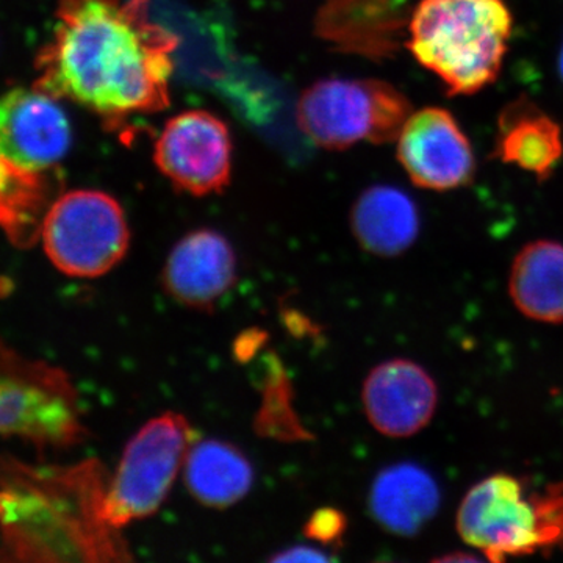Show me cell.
Returning <instances> with one entry per match:
<instances>
[{
	"label": "cell",
	"mask_w": 563,
	"mask_h": 563,
	"mask_svg": "<svg viewBox=\"0 0 563 563\" xmlns=\"http://www.w3.org/2000/svg\"><path fill=\"white\" fill-rule=\"evenodd\" d=\"M440 506L435 479L415 463H396L377 474L369 492L374 520L396 536H415Z\"/></svg>",
	"instance_id": "cell-15"
},
{
	"label": "cell",
	"mask_w": 563,
	"mask_h": 563,
	"mask_svg": "<svg viewBox=\"0 0 563 563\" xmlns=\"http://www.w3.org/2000/svg\"><path fill=\"white\" fill-rule=\"evenodd\" d=\"M512 29L504 0H420L406 46L448 95L470 96L498 79Z\"/></svg>",
	"instance_id": "cell-3"
},
{
	"label": "cell",
	"mask_w": 563,
	"mask_h": 563,
	"mask_svg": "<svg viewBox=\"0 0 563 563\" xmlns=\"http://www.w3.org/2000/svg\"><path fill=\"white\" fill-rule=\"evenodd\" d=\"M0 525L10 559L21 561H131L120 529L103 514L107 479L101 463L68 468L5 465Z\"/></svg>",
	"instance_id": "cell-2"
},
{
	"label": "cell",
	"mask_w": 563,
	"mask_h": 563,
	"mask_svg": "<svg viewBox=\"0 0 563 563\" xmlns=\"http://www.w3.org/2000/svg\"><path fill=\"white\" fill-rule=\"evenodd\" d=\"M176 35L151 20L150 0H62L33 87L111 125L169 106Z\"/></svg>",
	"instance_id": "cell-1"
},
{
	"label": "cell",
	"mask_w": 563,
	"mask_h": 563,
	"mask_svg": "<svg viewBox=\"0 0 563 563\" xmlns=\"http://www.w3.org/2000/svg\"><path fill=\"white\" fill-rule=\"evenodd\" d=\"M273 561L277 562H317V561H328V555L321 553V551L313 550V548L309 547H296L291 548V550L284 551V553L279 555H274Z\"/></svg>",
	"instance_id": "cell-21"
},
{
	"label": "cell",
	"mask_w": 563,
	"mask_h": 563,
	"mask_svg": "<svg viewBox=\"0 0 563 563\" xmlns=\"http://www.w3.org/2000/svg\"><path fill=\"white\" fill-rule=\"evenodd\" d=\"M509 295L518 312L547 324L563 322V244L536 240L514 258Z\"/></svg>",
	"instance_id": "cell-18"
},
{
	"label": "cell",
	"mask_w": 563,
	"mask_h": 563,
	"mask_svg": "<svg viewBox=\"0 0 563 563\" xmlns=\"http://www.w3.org/2000/svg\"><path fill=\"white\" fill-rule=\"evenodd\" d=\"M346 528V520L342 514L336 510L325 509L317 512L307 523L306 532L312 539L322 540V542L331 543L333 540L340 539Z\"/></svg>",
	"instance_id": "cell-20"
},
{
	"label": "cell",
	"mask_w": 563,
	"mask_h": 563,
	"mask_svg": "<svg viewBox=\"0 0 563 563\" xmlns=\"http://www.w3.org/2000/svg\"><path fill=\"white\" fill-rule=\"evenodd\" d=\"M351 225L363 250L379 257H396L417 240L420 214L409 195L379 185L362 192L352 209Z\"/></svg>",
	"instance_id": "cell-17"
},
{
	"label": "cell",
	"mask_w": 563,
	"mask_h": 563,
	"mask_svg": "<svg viewBox=\"0 0 563 563\" xmlns=\"http://www.w3.org/2000/svg\"><path fill=\"white\" fill-rule=\"evenodd\" d=\"M559 69H561V76L563 79V47H562V52H561V60H559Z\"/></svg>",
	"instance_id": "cell-22"
},
{
	"label": "cell",
	"mask_w": 563,
	"mask_h": 563,
	"mask_svg": "<svg viewBox=\"0 0 563 563\" xmlns=\"http://www.w3.org/2000/svg\"><path fill=\"white\" fill-rule=\"evenodd\" d=\"M495 157L540 181L550 179L563 158L561 124L529 99H515L499 114Z\"/></svg>",
	"instance_id": "cell-14"
},
{
	"label": "cell",
	"mask_w": 563,
	"mask_h": 563,
	"mask_svg": "<svg viewBox=\"0 0 563 563\" xmlns=\"http://www.w3.org/2000/svg\"><path fill=\"white\" fill-rule=\"evenodd\" d=\"M413 113L412 103L383 80H321L303 91L299 128L318 146L346 150L358 141L398 140Z\"/></svg>",
	"instance_id": "cell-5"
},
{
	"label": "cell",
	"mask_w": 563,
	"mask_h": 563,
	"mask_svg": "<svg viewBox=\"0 0 563 563\" xmlns=\"http://www.w3.org/2000/svg\"><path fill=\"white\" fill-rule=\"evenodd\" d=\"M0 433L36 444L70 446L81 442L76 388L57 366L27 361L0 340Z\"/></svg>",
	"instance_id": "cell-6"
},
{
	"label": "cell",
	"mask_w": 563,
	"mask_h": 563,
	"mask_svg": "<svg viewBox=\"0 0 563 563\" xmlns=\"http://www.w3.org/2000/svg\"><path fill=\"white\" fill-rule=\"evenodd\" d=\"M396 141L398 161L417 187L451 191L474 179L472 143L454 114L442 107L413 111Z\"/></svg>",
	"instance_id": "cell-10"
},
{
	"label": "cell",
	"mask_w": 563,
	"mask_h": 563,
	"mask_svg": "<svg viewBox=\"0 0 563 563\" xmlns=\"http://www.w3.org/2000/svg\"><path fill=\"white\" fill-rule=\"evenodd\" d=\"M70 124L57 98L38 88H13L0 96V155L29 169L49 172L70 147Z\"/></svg>",
	"instance_id": "cell-11"
},
{
	"label": "cell",
	"mask_w": 563,
	"mask_h": 563,
	"mask_svg": "<svg viewBox=\"0 0 563 563\" xmlns=\"http://www.w3.org/2000/svg\"><path fill=\"white\" fill-rule=\"evenodd\" d=\"M185 481L199 503L224 509L247 495L254 472L246 455L231 443L202 440L188 451Z\"/></svg>",
	"instance_id": "cell-19"
},
{
	"label": "cell",
	"mask_w": 563,
	"mask_h": 563,
	"mask_svg": "<svg viewBox=\"0 0 563 563\" xmlns=\"http://www.w3.org/2000/svg\"><path fill=\"white\" fill-rule=\"evenodd\" d=\"M401 13L402 0H328L318 29L336 46L379 57L395 49Z\"/></svg>",
	"instance_id": "cell-16"
},
{
	"label": "cell",
	"mask_w": 563,
	"mask_h": 563,
	"mask_svg": "<svg viewBox=\"0 0 563 563\" xmlns=\"http://www.w3.org/2000/svg\"><path fill=\"white\" fill-rule=\"evenodd\" d=\"M154 161L180 190L195 196L221 191L231 179V133L207 111H184L166 122Z\"/></svg>",
	"instance_id": "cell-9"
},
{
	"label": "cell",
	"mask_w": 563,
	"mask_h": 563,
	"mask_svg": "<svg viewBox=\"0 0 563 563\" xmlns=\"http://www.w3.org/2000/svg\"><path fill=\"white\" fill-rule=\"evenodd\" d=\"M191 435L190 422L168 412L132 437L107 485L103 514L110 525L121 529L161 509L187 461Z\"/></svg>",
	"instance_id": "cell-7"
},
{
	"label": "cell",
	"mask_w": 563,
	"mask_h": 563,
	"mask_svg": "<svg viewBox=\"0 0 563 563\" xmlns=\"http://www.w3.org/2000/svg\"><path fill=\"white\" fill-rule=\"evenodd\" d=\"M44 251L66 276L92 277L111 272L128 254V220L117 199L96 190L58 196L41 228Z\"/></svg>",
	"instance_id": "cell-8"
},
{
	"label": "cell",
	"mask_w": 563,
	"mask_h": 563,
	"mask_svg": "<svg viewBox=\"0 0 563 563\" xmlns=\"http://www.w3.org/2000/svg\"><path fill=\"white\" fill-rule=\"evenodd\" d=\"M363 409L377 432L390 439L417 435L439 406V388L431 374L407 358L374 366L363 383Z\"/></svg>",
	"instance_id": "cell-12"
},
{
	"label": "cell",
	"mask_w": 563,
	"mask_h": 563,
	"mask_svg": "<svg viewBox=\"0 0 563 563\" xmlns=\"http://www.w3.org/2000/svg\"><path fill=\"white\" fill-rule=\"evenodd\" d=\"M455 526L493 562L551 550L563 544V483L529 492L512 474H493L466 493Z\"/></svg>",
	"instance_id": "cell-4"
},
{
	"label": "cell",
	"mask_w": 563,
	"mask_h": 563,
	"mask_svg": "<svg viewBox=\"0 0 563 563\" xmlns=\"http://www.w3.org/2000/svg\"><path fill=\"white\" fill-rule=\"evenodd\" d=\"M235 280V252L221 233L210 229L185 235L163 269L166 292L191 309H211Z\"/></svg>",
	"instance_id": "cell-13"
}]
</instances>
